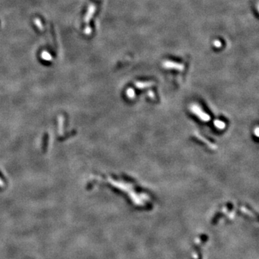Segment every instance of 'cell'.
<instances>
[{
	"instance_id": "cell-1",
	"label": "cell",
	"mask_w": 259,
	"mask_h": 259,
	"mask_svg": "<svg viewBox=\"0 0 259 259\" xmlns=\"http://www.w3.org/2000/svg\"><path fill=\"white\" fill-rule=\"evenodd\" d=\"M163 68L168 69H175L177 71H184V66L181 63H176V62L171 61H165L162 64Z\"/></svg>"
},
{
	"instance_id": "cell-2",
	"label": "cell",
	"mask_w": 259,
	"mask_h": 259,
	"mask_svg": "<svg viewBox=\"0 0 259 259\" xmlns=\"http://www.w3.org/2000/svg\"><path fill=\"white\" fill-rule=\"evenodd\" d=\"M151 84H153V83L138 82L136 84V86H137V87H138V88H144V87H147L146 86H150Z\"/></svg>"
},
{
	"instance_id": "cell-3",
	"label": "cell",
	"mask_w": 259,
	"mask_h": 259,
	"mask_svg": "<svg viewBox=\"0 0 259 259\" xmlns=\"http://www.w3.org/2000/svg\"><path fill=\"white\" fill-rule=\"evenodd\" d=\"M214 45L216 48H220V47H221V43L217 40V41H215L214 42Z\"/></svg>"
}]
</instances>
